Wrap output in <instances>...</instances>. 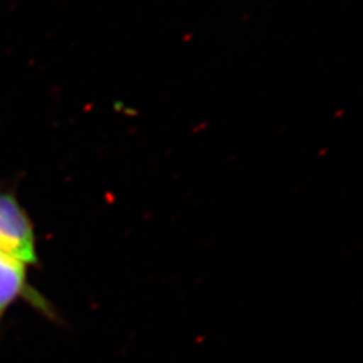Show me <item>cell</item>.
Instances as JSON below:
<instances>
[{
    "instance_id": "1",
    "label": "cell",
    "mask_w": 363,
    "mask_h": 363,
    "mask_svg": "<svg viewBox=\"0 0 363 363\" xmlns=\"http://www.w3.org/2000/svg\"><path fill=\"white\" fill-rule=\"evenodd\" d=\"M34 226L26 210L11 191H0V252L22 261L38 265Z\"/></svg>"
},
{
    "instance_id": "2",
    "label": "cell",
    "mask_w": 363,
    "mask_h": 363,
    "mask_svg": "<svg viewBox=\"0 0 363 363\" xmlns=\"http://www.w3.org/2000/svg\"><path fill=\"white\" fill-rule=\"evenodd\" d=\"M26 268L22 261L0 252V319L18 298H25L46 318L55 320L58 316L52 304L28 286Z\"/></svg>"
}]
</instances>
